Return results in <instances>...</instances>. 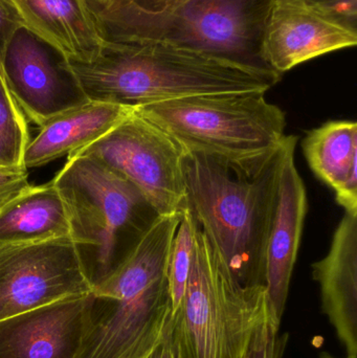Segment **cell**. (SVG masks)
I'll return each mask as SVG.
<instances>
[{"label":"cell","instance_id":"obj_1","mask_svg":"<svg viewBox=\"0 0 357 358\" xmlns=\"http://www.w3.org/2000/svg\"><path fill=\"white\" fill-rule=\"evenodd\" d=\"M298 138L249 161L201 153L184 159L187 208L245 287H265L266 248L285 159ZM266 288V287H265Z\"/></svg>","mask_w":357,"mask_h":358},{"label":"cell","instance_id":"obj_2","mask_svg":"<svg viewBox=\"0 0 357 358\" xmlns=\"http://www.w3.org/2000/svg\"><path fill=\"white\" fill-rule=\"evenodd\" d=\"M66 63L88 100L133 107L195 94L268 92L281 79L270 69L153 42L108 40L92 62Z\"/></svg>","mask_w":357,"mask_h":358},{"label":"cell","instance_id":"obj_3","mask_svg":"<svg viewBox=\"0 0 357 358\" xmlns=\"http://www.w3.org/2000/svg\"><path fill=\"white\" fill-rule=\"evenodd\" d=\"M182 213L157 216L121 264L92 289L75 358H147L161 344L171 317L168 263Z\"/></svg>","mask_w":357,"mask_h":358},{"label":"cell","instance_id":"obj_4","mask_svg":"<svg viewBox=\"0 0 357 358\" xmlns=\"http://www.w3.org/2000/svg\"><path fill=\"white\" fill-rule=\"evenodd\" d=\"M107 39L189 48L245 66L262 56L272 0H89Z\"/></svg>","mask_w":357,"mask_h":358},{"label":"cell","instance_id":"obj_5","mask_svg":"<svg viewBox=\"0 0 357 358\" xmlns=\"http://www.w3.org/2000/svg\"><path fill=\"white\" fill-rule=\"evenodd\" d=\"M66 208L69 237L92 289L121 264L159 215L142 192L94 157H67L52 179Z\"/></svg>","mask_w":357,"mask_h":358},{"label":"cell","instance_id":"obj_6","mask_svg":"<svg viewBox=\"0 0 357 358\" xmlns=\"http://www.w3.org/2000/svg\"><path fill=\"white\" fill-rule=\"evenodd\" d=\"M268 315L266 288L237 282L197 225L186 292L169 322L182 358L249 357Z\"/></svg>","mask_w":357,"mask_h":358},{"label":"cell","instance_id":"obj_7","mask_svg":"<svg viewBox=\"0 0 357 358\" xmlns=\"http://www.w3.org/2000/svg\"><path fill=\"white\" fill-rule=\"evenodd\" d=\"M266 92L195 94L136 107V113L165 130L188 153L249 161L284 142L285 113Z\"/></svg>","mask_w":357,"mask_h":358},{"label":"cell","instance_id":"obj_8","mask_svg":"<svg viewBox=\"0 0 357 358\" xmlns=\"http://www.w3.org/2000/svg\"><path fill=\"white\" fill-rule=\"evenodd\" d=\"M184 147L169 134L134 113L100 140L68 155L94 157L133 183L157 215L187 208Z\"/></svg>","mask_w":357,"mask_h":358},{"label":"cell","instance_id":"obj_9","mask_svg":"<svg viewBox=\"0 0 357 358\" xmlns=\"http://www.w3.org/2000/svg\"><path fill=\"white\" fill-rule=\"evenodd\" d=\"M92 292L71 237L0 245V321Z\"/></svg>","mask_w":357,"mask_h":358},{"label":"cell","instance_id":"obj_10","mask_svg":"<svg viewBox=\"0 0 357 358\" xmlns=\"http://www.w3.org/2000/svg\"><path fill=\"white\" fill-rule=\"evenodd\" d=\"M0 69L27 121L38 127L89 101L66 61L52 58L43 42L27 29L13 38Z\"/></svg>","mask_w":357,"mask_h":358},{"label":"cell","instance_id":"obj_11","mask_svg":"<svg viewBox=\"0 0 357 358\" xmlns=\"http://www.w3.org/2000/svg\"><path fill=\"white\" fill-rule=\"evenodd\" d=\"M357 43V31L337 22L306 0L272 1L262 40L268 67L282 75L316 57Z\"/></svg>","mask_w":357,"mask_h":358},{"label":"cell","instance_id":"obj_12","mask_svg":"<svg viewBox=\"0 0 357 358\" xmlns=\"http://www.w3.org/2000/svg\"><path fill=\"white\" fill-rule=\"evenodd\" d=\"M92 292L0 321V358H75Z\"/></svg>","mask_w":357,"mask_h":358},{"label":"cell","instance_id":"obj_13","mask_svg":"<svg viewBox=\"0 0 357 358\" xmlns=\"http://www.w3.org/2000/svg\"><path fill=\"white\" fill-rule=\"evenodd\" d=\"M285 159L266 248V296L270 319L281 326L307 213L306 187L295 164Z\"/></svg>","mask_w":357,"mask_h":358},{"label":"cell","instance_id":"obj_14","mask_svg":"<svg viewBox=\"0 0 357 358\" xmlns=\"http://www.w3.org/2000/svg\"><path fill=\"white\" fill-rule=\"evenodd\" d=\"M12 1L25 29L67 62H92L108 41L89 0Z\"/></svg>","mask_w":357,"mask_h":358},{"label":"cell","instance_id":"obj_15","mask_svg":"<svg viewBox=\"0 0 357 358\" xmlns=\"http://www.w3.org/2000/svg\"><path fill=\"white\" fill-rule=\"evenodd\" d=\"M312 277L347 357H357V214L345 212L329 252L312 264Z\"/></svg>","mask_w":357,"mask_h":358},{"label":"cell","instance_id":"obj_16","mask_svg":"<svg viewBox=\"0 0 357 358\" xmlns=\"http://www.w3.org/2000/svg\"><path fill=\"white\" fill-rule=\"evenodd\" d=\"M136 107L88 101L41 126L25 152V168L42 167L68 157L108 134L134 113Z\"/></svg>","mask_w":357,"mask_h":358},{"label":"cell","instance_id":"obj_17","mask_svg":"<svg viewBox=\"0 0 357 358\" xmlns=\"http://www.w3.org/2000/svg\"><path fill=\"white\" fill-rule=\"evenodd\" d=\"M302 149L312 172L335 191L337 203L357 214L356 122H327L306 134Z\"/></svg>","mask_w":357,"mask_h":358},{"label":"cell","instance_id":"obj_18","mask_svg":"<svg viewBox=\"0 0 357 358\" xmlns=\"http://www.w3.org/2000/svg\"><path fill=\"white\" fill-rule=\"evenodd\" d=\"M69 237L64 202L54 182L31 185L0 210V245Z\"/></svg>","mask_w":357,"mask_h":358},{"label":"cell","instance_id":"obj_19","mask_svg":"<svg viewBox=\"0 0 357 358\" xmlns=\"http://www.w3.org/2000/svg\"><path fill=\"white\" fill-rule=\"evenodd\" d=\"M29 143V121L0 69V168L27 169L24 159Z\"/></svg>","mask_w":357,"mask_h":358},{"label":"cell","instance_id":"obj_20","mask_svg":"<svg viewBox=\"0 0 357 358\" xmlns=\"http://www.w3.org/2000/svg\"><path fill=\"white\" fill-rule=\"evenodd\" d=\"M196 229V221L187 208L182 213V221L176 231L168 263V288L171 304L170 319L177 313L186 292L192 265Z\"/></svg>","mask_w":357,"mask_h":358},{"label":"cell","instance_id":"obj_21","mask_svg":"<svg viewBox=\"0 0 357 358\" xmlns=\"http://www.w3.org/2000/svg\"><path fill=\"white\" fill-rule=\"evenodd\" d=\"M270 319V313L256 334L249 358H283L289 336Z\"/></svg>","mask_w":357,"mask_h":358},{"label":"cell","instance_id":"obj_22","mask_svg":"<svg viewBox=\"0 0 357 358\" xmlns=\"http://www.w3.org/2000/svg\"><path fill=\"white\" fill-rule=\"evenodd\" d=\"M21 29H25L20 13L12 0H0V67L13 38Z\"/></svg>","mask_w":357,"mask_h":358},{"label":"cell","instance_id":"obj_23","mask_svg":"<svg viewBox=\"0 0 357 358\" xmlns=\"http://www.w3.org/2000/svg\"><path fill=\"white\" fill-rule=\"evenodd\" d=\"M341 24L357 31V0H306Z\"/></svg>","mask_w":357,"mask_h":358},{"label":"cell","instance_id":"obj_24","mask_svg":"<svg viewBox=\"0 0 357 358\" xmlns=\"http://www.w3.org/2000/svg\"><path fill=\"white\" fill-rule=\"evenodd\" d=\"M29 187L27 169L0 168V210Z\"/></svg>","mask_w":357,"mask_h":358},{"label":"cell","instance_id":"obj_25","mask_svg":"<svg viewBox=\"0 0 357 358\" xmlns=\"http://www.w3.org/2000/svg\"><path fill=\"white\" fill-rule=\"evenodd\" d=\"M147 358H182L178 350L177 345L170 332V326L168 325L167 332L161 344L152 351Z\"/></svg>","mask_w":357,"mask_h":358},{"label":"cell","instance_id":"obj_26","mask_svg":"<svg viewBox=\"0 0 357 358\" xmlns=\"http://www.w3.org/2000/svg\"><path fill=\"white\" fill-rule=\"evenodd\" d=\"M319 358H335L333 357V355H328V353L324 352L320 355ZM346 358H357L356 357H346Z\"/></svg>","mask_w":357,"mask_h":358},{"label":"cell","instance_id":"obj_27","mask_svg":"<svg viewBox=\"0 0 357 358\" xmlns=\"http://www.w3.org/2000/svg\"><path fill=\"white\" fill-rule=\"evenodd\" d=\"M140 1H176V0H140Z\"/></svg>","mask_w":357,"mask_h":358},{"label":"cell","instance_id":"obj_28","mask_svg":"<svg viewBox=\"0 0 357 358\" xmlns=\"http://www.w3.org/2000/svg\"><path fill=\"white\" fill-rule=\"evenodd\" d=\"M272 1H281V0H272Z\"/></svg>","mask_w":357,"mask_h":358},{"label":"cell","instance_id":"obj_29","mask_svg":"<svg viewBox=\"0 0 357 358\" xmlns=\"http://www.w3.org/2000/svg\"><path fill=\"white\" fill-rule=\"evenodd\" d=\"M247 358H249V357H247Z\"/></svg>","mask_w":357,"mask_h":358}]
</instances>
